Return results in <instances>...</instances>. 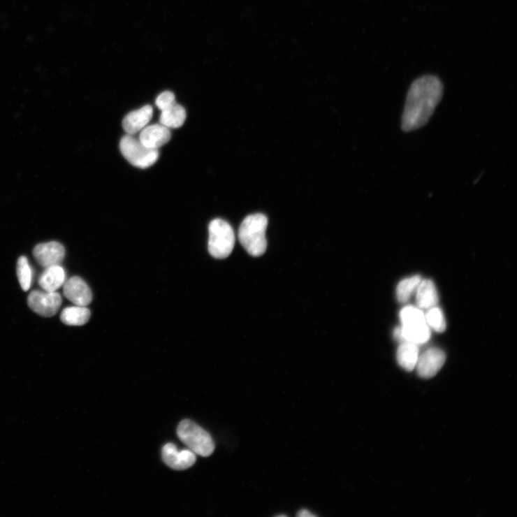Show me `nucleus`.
Listing matches in <instances>:
<instances>
[{
  "instance_id": "nucleus-1",
  "label": "nucleus",
  "mask_w": 517,
  "mask_h": 517,
  "mask_svg": "<svg viewBox=\"0 0 517 517\" xmlns=\"http://www.w3.org/2000/svg\"><path fill=\"white\" fill-rule=\"evenodd\" d=\"M443 94L444 85L435 75H423L414 82L408 91L402 117L403 131H416L425 125Z\"/></svg>"
},
{
  "instance_id": "nucleus-2",
  "label": "nucleus",
  "mask_w": 517,
  "mask_h": 517,
  "mask_svg": "<svg viewBox=\"0 0 517 517\" xmlns=\"http://www.w3.org/2000/svg\"><path fill=\"white\" fill-rule=\"evenodd\" d=\"M268 224V219L263 214L249 215L242 223L239 230V240L250 255L260 256L266 252Z\"/></svg>"
},
{
  "instance_id": "nucleus-3",
  "label": "nucleus",
  "mask_w": 517,
  "mask_h": 517,
  "mask_svg": "<svg viewBox=\"0 0 517 517\" xmlns=\"http://www.w3.org/2000/svg\"><path fill=\"white\" fill-rule=\"evenodd\" d=\"M180 439L195 454L209 457L215 450L211 435L190 420L181 421L177 429Z\"/></svg>"
},
{
  "instance_id": "nucleus-4",
  "label": "nucleus",
  "mask_w": 517,
  "mask_h": 517,
  "mask_svg": "<svg viewBox=\"0 0 517 517\" xmlns=\"http://www.w3.org/2000/svg\"><path fill=\"white\" fill-rule=\"evenodd\" d=\"M400 318L404 342L418 345L429 341L430 330L422 310L412 306L405 307L401 310Z\"/></svg>"
},
{
  "instance_id": "nucleus-5",
  "label": "nucleus",
  "mask_w": 517,
  "mask_h": 517,
  "mask_svg": "<svg viewBox=\"0 0 517 517\" xmlns=\"http://www.w3.org/2000/svg\"><path fill=\"white\" fill-rule=\"evenodd\" d=\"M209 234L210 254L217 258L228 257L235 245V232L231 225L223 219H216L210 224Z\"/></svg>"
},
{
  "instance_id": "nucleus-6",
  "label": "nucleus",
  "mask_w": 517,
  "mask_h": 517,
  "mask_svg": "<svg viewBox=\"0 0 517 517\" xmlns=\"http://www.w3.org/2000/svg\"><path fill=\"white\" fill-rule=\"evenodd\" d=\"M120 151L126 160L139 168H147L157 162L159 150L143 145L133 136L126 135L120 142Z\"/></svg>"
},
{
  "instance_id": "nucleus-7",
  "label": "nucleus",
  "mask_w": 517,
  "mask_h": 517,
  "mask_svg": "<svg viewBox=\"0 0 517 517\" xmlns=\"http://www.w3.org/2000/svg\"><path fill=\"white\" fill-rule=\"evenodd\" d=\"M28 303L34 312L43 317H53L62 304L61 296L57 292L35 291L31 293Z\"/></svg>"
},
{
  "instance_id": "nucleus-8",
  "label": "nucleus",
  "mask_w": 517,
  "mask_h": 517,
  "mask_svg": "<svg viewBox=\"0 0 517 517\" xmlns=\"http://www.w3.org/2000/svg\"><path fill=\"white\" fill-rule=\"evenodd\" d=\"M446 359L442 349L431 348L419 356L416 367L418 375L423 379L435 377L443 367Z\"/></svg>"
},
{
  "instance_id": "nucleus-9",
  "label": "nucleus",
  "mask_w": 517,
  "mask_h": 517,
  "mask_svg": "<svg viewBox=\"0 0 517 517\" xmlns=\"http://www.w3.org/2000/svg\"><path fill=\"white\" fill-rule=\"evenodd\" d=\"M64 247L58 242L38 245L34 249V256L38 263L44 268L60 265L65 258Z\"/></svg>"
},
{
  "instance_id": "nucleus-10",
  "label": "nucleus",
  "mask_w": 517,
  "mask_h": 517,
  "mask_svg": "<svg viewBox=\"0 0 517 517\" xmlns=\"http://www.w3.org/2000/svg\"><path fill=\"white\" fill-rule=\"evenodd\" d=\"M162 458L170 468L176 471L187 470L193 467L196 461V454L192 451H178L173 444L163 446Z\"/></svg>"
},
{
  "instance_id": "nucleus-11",
  "label": "nucleus",
  "mask_w": 517,
  "mask_h": 517,
  "mask_svg": "<svg viewBox=\"0 0 517 517\" xmlns=\"http://www.w3.org/2000/svg\"><path fill=\"white\" fill-rule=\"evenodd\" d=\"M64 294L76 305L87 306L92 300V293L88 284L82 278L77 276L64 282Z\"/></svg>"
},
{
  "instance_id": "nucleus-12",
  "label": "nucleus",
  "mask_w": 517,
  "mask_h": 517,
  "mask_svg": "<svg viewBox=\"0 0 517 517\" xmlns=\"http://www.w3.org/2000/svg\"><path fill=\"white\" fill-rule=\"evenodd\" d=\"M171 138L170 129L162 124L145 126L140 133L139 140L146 147L159 150Z\"/></svg>"
},
{
  "instance_id": "nucleus-13",
  "label": "nucleus",
  "mask_w": 517,
  "mask_h": 517,
  "mask_svg": "<svg viewBox=\"0 0 517 517\" xmlns=\"http://www.w3.org/2000/svg\"><path fill=\"white\" fill-rule=\"evenodd\" d=\"M153 115V109L146 105L140 110L129 113L122 121V126L127 135L134 136L147 126Z\"/></svg>"
},
{
  "instance_id": "nucleus-14",
  "label": "nucleus",
  "mask_w": 517,
  "mask_h": 517,
  "mask_svg": "<svg viewBox=\"0 0 517 517\" xmlns=\"http://www.w3.org/2000/svg\"><path fill=\"white\" fill-rule=\"evenodd\" d=\"M66 280V272L60 265L46 268L41 274L38 283L46 292H56L64 286Z\"/></svg>"
},
{
  "instance_id": "nucleus-15",
  "label": "nucleus",
  "mask_w": 517,
  "mask_h": 517,
  "mask_svg": "<svg viewBox=\"0 0 517 517\" xmlns=\"http://www.w3.org/2000/svg\"><path fill=\"white\" fill-rule=\"evenodd\" d=\"M419 358L418 345L409 342H404L398 348L397 359L401 367L408 372L416 367Z\"/></svg>"
},
{
  "instance_id": "nucleus-16",
  "label": "nucleus",
  "mask_w": 517,
  "mask_h": 517,
  "mask_svg": "<svg viewBox=\"0 0 517 517\" xmlns=\"http://www.w3.org/2000/svg\"><path fill=\"white\" fill-rule=\"evenodd\" d=\"M416 301L423 310L435 307L438 303V296L435 284L430 279L421 280L417 289Z\"/></svg>"
},
{
  "instance_id": "nucleus-17",
  "label": "nucleus",
  "mask_w": 517,
  "mask_h": 517,
  "mask_svg": "<svg viewBox=\"0 0 517 517\" xmlns=\"http://www.w3.org/2000/svg\"><path fill=\"white\" fill-rule=\"evenodd\" d=\"M91 316L87 306H73L65 308L61 314V321L68 326H83L89 321Z\"/></svg>"
},
{
  "instance_id": "nucleus-18",
  "label": "nucleus",
  "mask_w": 517,
  "mask_h": 517,
  "mask_svg": "<svg viewBox=\"0 0 517 517\" xmlns=\"http://www.w3.org/2000/svg\"><path fill=\"white\" fill-rule=\"evenodd\" d=\"M187 119L186 110L178 103L161 111L160 123L169 129L182 126Z\"/></svg>"
},
{
  "instance_id": "nucleus-19",
  "label": "nucleus",
  "mask_w": 517,
  "mask_h": 517,
  "mask_svg": "<svg viewBox=\"0 0 517 517\" xmlns=\"http://www.w3.org/2000/svg\"><path fill=\"white\" fill-rule=\"evenodd\" d=\"M421 276L416 275L402 280L397 288V298L400 303H406L421 283Z\"/></svg>"
},
{
  "instance_id": "nucleus-20",
  "label": "nucleus",
  "mask_w": 517,
  "mask_h": 517,
  "mask_svg": "<svg viewBox=\"0 0 517 517\" xmlns=\"http://www.w3.org/2000/svg\"><path fill=\"white\" fill-rule=\"evenodd\" d=\"M17 275L22 289L25 292L29 291L32 283V269L28 258L24 256L18 258Z\"/></svg>"
},
{
  "instance_id": "nucleus-21",
  "label": "nucleus",
  "mask_w": 517,
  "mask_h": 517,
  "mask_svg": "<svg viewBox=\"0 0 517 517\" xmlns=\"http://www.w3.org/2000/svg\"><path fill=\"white\" fill-rule=\"evenodd\" d=\"M425 316L429 327L438 333H443L446 329V321L442 310L435 306L429 309Z\"/></svg>"
},
{
  "instance_id": "nucleus-22",
  "label": "nucleus",
  "mask_w": 517,
  "mask_h": 517,
  "mask_svg": "<svg viewBox=\"0 0 517 517\" xmlns=\"http://www.w3.org/2000/svg\"><path fill=\"white\" fill-rule=\"evenodd\" d=\"M175 103L176 101L175 95L170 92H163L158 96L156 101H155V103H156L157 108L161 111L169 108L170 107L175 105Z\"/></svg>"
},
{
  "instance_id": "nucleus-23",
  "label": "nucleus",
  "mask_w": 517,
  "mask_h": 517,
  "mask_svg": "<svg viewBox=\"0 0 517 517\" xmlns=\"http://www.w3.org/2000/svg\"><path fill=\"white\" fill-rule=\"evenodd\" d=\"M297 516L300 517H314L316 516L314 514L306 509H302L299 511L298 513L297 514Z\"/></svg>"
},
{
  "instance_id": "nucleus-24",
  "label": "nucleus",
  "mask_w": 517,
  "mask_h": 517,
  "mask_svg": "<svg viewBox=\"0 0 517 517\" xmlns=\"http://www.w3.org/2000/svg\"><path fill=\"white\" fill-rule=\"evenodd\" d=\"M394 336L395 340L404 342L401 327L395 328V330H394Z\"/></svg>"
},
{
  "instance_id": "nucleus-25",
  "label": "nucleus",
  "mask_w": 517,
  "mask_h": 517,
  "mask_svg": "<svg viewBox=\"0 0 517 517\" xmlns=\"http://www.w3.org/2000/svg\"><path fill=\"white\" fill-rule=\"evenodd\" d=\"M277 516H287L286 515L280 514V515H278Z\"/></svg>"
}]
</instances>
